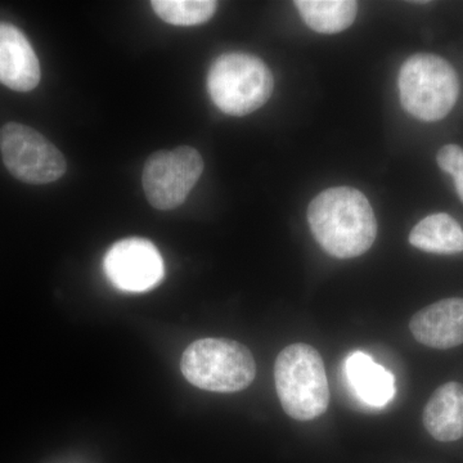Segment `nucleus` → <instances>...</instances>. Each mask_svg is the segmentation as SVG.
<instances>
[{"mask_svg":"<svg viewBox=\"0 0 463 463\" xmlns=\"http://www.w3.org/2000/svg\"><path fill=\"white\" fill-rule=\"evenodd\" d=\"M307 222L319 246L337 259L361 257L377 237L373 206L355 188L323 191L307 207Z\"/></svg>","mask_w":463,"mask_h":463,"instance_id":"nucleus-1","label":"nucleus"},{"mask_svg":"<svg viewBox=\"0 0 463 463\" xmlns=\"http://www.w3.org/2000/svg\"><path fill=\"white\" fill-rule=\"evenodd\" d=\"M277 394L283 411L298 421L322 416L330 404V385L318 350L298 343L286 346L274 364Z\"/></svg>","mask_w":463,"mask_h":463,"instance_id":"nucleus-2","label":"nucleus"},{"mask_svg":"<svg viewBox=\"0 0 463 463\" xmlns=\"http://www.w3.org/2000/svg\"><path fill=\"white\" fill-rule=\"evenodd\" d=\"M398 84L405 111L426 123L446 118L458 99V75L437 54L419 53L408 58L399 71Z\"/></svg>","mask_w":463,"mask_h":463,"instance_id":"nucleus-3","label":"nucleus"},{"mask_svg":"<svg viewBox=\"0 0 463 463\" xmlns=\"http://www.w3.org/2000/svg\"><path fill=\"white\" fill-rule=\"evenodd\" d=\"M273 88L269 67L251 54H223L216 58L207 75V90L213 102L231 116H246L263 108Z\"/></svg>","mask_w":463,"mask_h":463,"instance_id":"nucleus-4","label":"nucleus"},{"mask_svg":"<svg viewBox=\"0 0 463 463\" xmlns=\"http://www.w3.org/2000/svg\"><path fill=\"white\" fill-rule=\"evenodd\" d=\"M181 367L188 383L214 392H241L257 376L251 352L230 339L194 341L183 354Z\"/></svg>","mask_w":463,"mask_h":463,"instance_id":"nucleus-5","label":"nucleus"},{"mask_svg":"<svg viewBox=\"0 0 463 463\" xmlns=\"http://www.w3.org/2000/svg\"><path fill=\"white\" fill-rule=\"evenodd\" d=\"M0 152L9 173L29 184H48L66 173L62 152L26 125L8 123L0 129Z\"/></svg>","mask_w":463,"mask_h":463,"instance_id":"nucleus-6","label":"nucleus"},{"mask_svg":"<svg viewBox=\"0 0 463 463\" xmlns=\"http://www.w3.org/2000/svg\"><path fill=\"white\" fill-rule=\"evenodd\" d=\"M203 172V160L197 149L182 146L155 152L143 169V190L155 209L173 210L184 203Z\"/></svg>","mask_w":463,"mask_h":463,"instance_id":"nucleus-7","label":"nucleus"},{"mask_svg":"<svg viewBox=\"0 0 463 463\" xmlns=\"http://www.w3.org/2000/svg\"><path fill=\"white\" fill-rule=\"evenodd\" d=\"M109 281L125 292H146L165 276V265L151 241L132 237L116 242L103 259Z\"/></svg>","mask_w":463,"mask_h":463,"instance_id":"nucleus-8","label":"nucleus"},{"mask_svg":"<svg viewBox=\"0 0 463 463\" xmlns=\"http://www.w3.org/2000/svg\"><path fill=\"white\" fill-rule=\"evenodd\" d=\"M414 339L432 349H452L463 344V298H449L423 307L412 317Z\"/></svg>","mask_w":463,"mask_h":463,"instance_id":"nucleus-9","label":"nucleus"},{"mask_svg":"<svg viewBox=\"0 0 463 463\" xmlns=\"http://www.w3.org/2000/svg\"><path fill=\"white\" fill-rule=\"evenodd\" d=\"M41 65L21 30L0 23V83L12 90L30 91L41 83Z\"/></svg>","mask_w":463,"mask_h":463,"instance_id":"nucleus-10","label":"nucleus"},{"mask_svg":"<svg viewBox=\"0 0 463 463\" xmlns=\"http://www.w3.org/2000/svg\"><path fill=\"white\" fill-rule=\"evenodd\" d=\"M426 430L435 440L456 441L463 438V385L448 383L435 390L422 416Z\"/></svg>","mask_w":463,"mask_h":463,"instance_id":"nucleus-11","label":"nucleus"},{"mask_svg":"<svg viewBox=\"0 0 463 463\" xmlns=\"http://www.w3.org/2000/svg\"><path fill=\"white\" fill-rule=\"evenodd\" d=\"M347 381L364 403L383 407L394 398V376L370 355L355 352L346 359Z\"/></svg>","mask_w":463,"mask_h":463,"instance_id":"nucleus-12","label":"nucleus"},{"mask_svg":"<svg viewBox=\"0 0 463 463\" xmlns=\"http://www.w3.org/2000/svg\"><path fill=\"white\" fill-rule=\"evenodd\" d=\"M413 248L431 254L450 255L463 251V230L452 216L438 213L422 219L410 233Z\"/></svg>","mask_w":463,"mask_h":463,"instance_id":"nucleus-13","label":"nucleus"},{"mask_svg":"<svg viewBox=\"0 0 463 463\" xmlns=\"http://www.w3.org/2000/svg\"><path fill=\"white\" fill-rule=\"evenodd\" d=\"M295 7L313 32L337 33L353 25L358 3L353 0H297Z\"/></svg>","mask_w":463,"mask_h":463,"instance_id":"nucleus-14","label":"nucleus"},{"mask_svg":"<svg viewBox=\"0 0 463 463\" xmlns=\"http://www.w3.org/2000/svg\"><path fill=\"white\" fill-rule=\"evenodd\" d=\"M152 8L170 25L196 26L214 16L218 3L213 0H155Z\"/></svg>","mask_w":463,"mask_h":463,"instance_id":"nucleus-15","label":"nucleus"},{"mask_svg":"<svg viewBox=\"0 0 463 463\" xmlns=\"http://www.w3.org/2000/svg\"><path fill=\"white\" fill-rule=\"evenodd\" d=\"M439 167L455 179V187L463 203V148L457 145H447L439 149Z\"/></svg>","mask_w":463,"mask_h":463,"instance_id":"nucleus-16","label":"nucleus"}]
</instances>
